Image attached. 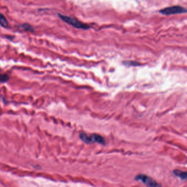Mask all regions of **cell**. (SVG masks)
I'll return each instance as SVG.
<instances>
[{
  "instance_id": "obj_7",
  "label": "cell",
  "mask_w": 187,
  "mask_h": 187,
  "mask_svg": "<svg viewBox=\"0 0 187 187\" xmlns=\"http://www.w3.org/2000/svg\"><path fill=\"white\" fill-rule=\"evenodd\" d=\"M19 27L22 30L26 31H29V32H31V33H33L34 31V29H33V27L27 23L21 24L20 25H19Z\"/></svg>"
},
{
  "instance_id": "obj_3",
  "label": "cell",
  "mask_w": 187,
  "mask_h": 187,
  "mask_svg": "<svg viewBox=\"0 0 187 187\" xmlns=\"http://www.w3.org/2000/svg\"><path fill=\"white\" fill-rule=\"evenodd\" d=\"M187 11L186 8L180 6H173L160 9L159 12L165 15H171L177 14L186 13Z\"/></svg>"
},
{
  "instance_id": "obj_9",
  "label": "cell",
  "mask_w": 187,
  "mask_h": 187,
  "mask_svg": "<svg viewBox=\"0 0 187 187\" xmlns=\"http://www.w3.org/2000/svg\"><path fill=\"white\" fill-rule=\"evenodd\" d=\"M9 80V77L7 74L0 73V83H6Z\"/></svg>"
},
{
  "instance_id": "obj_2",
  "label": "cell",
  "mask_w": 187,
  "mask_h": 187,
  "mask_svg": "<svg viewBox=\"0 0 187 187\" xmlns=\"http://www.w3.org/2000/svg\"><path fill=\"white\" fill-rule=\"evenodd\" d=\"M79 136L81 140L87 144H91L95 142L100 143L103 145L106 144L105 139L102 136L97 134H94L91 136H88L86 134H80Z\"/></svg>"
},
{
  "instance_id": "obj_1",
  "label": "cell",
  "mask_w": 187,
  "mask_h": 187,
  "mask_svg": "<svg viewBox=\"0 0 187 187\" xmlns=\"http://www.w3.org/2000/svg\"><path fill=\"white\" fill-rule=\"evenodd\" d=\"M58 15L60 19H61L67 24L74 27L75 28L78 29H82L85 30H87L91 28V27L88 25L85 24L83 23H82L81 21L76 19L75 18L60 13L58 14Z\"/></svg>"
},
{
  "instance_id": "obj_8",
  "label": "cell",
  "mask_w": 187,
  "mask_h": 187,
  "mask_svg": "<svg viewBox=\"0 0 187 187\" xmlns=\"http://www.w3.org/2000/svg\"><path fill=\"white\" fill-rule=\"evenodd\" d=\"M123 64L126 66H134V67H137L140 65V63H138L136 61H124L123 62Z\"/></svg>"
},
{
  "instance_id": "obj_6",
  "label": "cell",
  "mask_w": 187,
  "mask_h": 187,
  "mask_svg": "<svg viewBox=\"0 0 187 187\" xmlns=\"http://www.w3.org/2000/svg\"><path fill=\"white\" fill-rule=\"evenodd\" d=\"M0 25L4 28H7L9 27V24L6 17L0 13Z\"/></svg>"
},
{
  "instance_id": "obj_4",
  "label": "cell",
  "mask_w": 187,
  "mask_h": 187,
  "mask_svg": "<svg viewBox=\"0 0 187 187\" xmlns=\"http://www.w3.org/2000/svg\"><path fill=\"white\" fill-rule=\"evenodd\" d=\"M135 180H141L144 184L149 187H160V185L152 178L144 174H138L135 177Z\"/></svg>"
},
{
  "instance_id": "obj_5",
  "label": "cell",
  "mask_w": 187,
  "mask_h": 187,
  "mask_svg": "<svg viewBox=\"0 0 187 187\" xmlns=\"http://www.w3.org/2000/svg\"><path fill=\"white\" fill-rule=\"evenodd\" d=\"M174 174L177 177H179L181 180H186L187 178V172H183L179 170H174Z\"/></svg>"
}]
</instances>
